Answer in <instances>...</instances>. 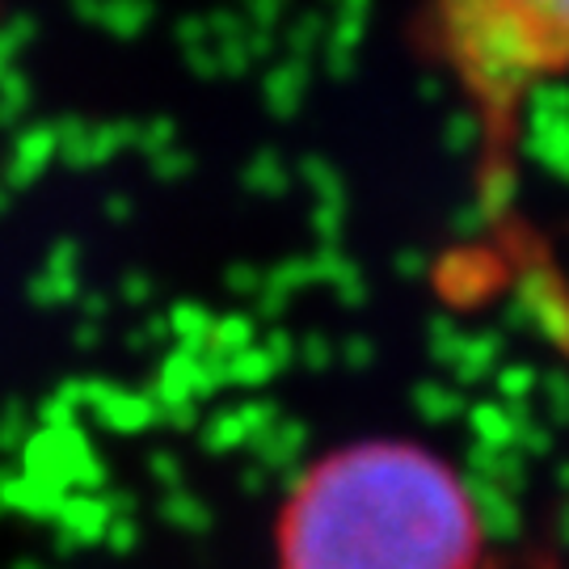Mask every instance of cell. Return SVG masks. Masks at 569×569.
Masks as SVG:
<instances>
[{
  "instance_id": "obj_1",
  "label": "cell",
  "mask_w": 569,
  "mask_h": 569,
  "mask_svg": "<svg viewBox=\"0 0 569 569\" xmlns=\"http://www.w3.org/2000/svg\"><path fill=\"white\" fill-rule=\"evenodd\" d=\"M477 515L448 465L359 443L312 468L283 515V569H472Z\"/></svg>"
},
{
  "instance_id": "obj_2",
  "label": "cell",
  "mask_w": 569,
  "mask_h": 569,
  "mask_svg": "<svg viewBox=\"0 0 569 569\" xmlns=\"http://www.w3.org/2000/svg\"><path fill=\"white\" fill-rule=\"evenodd\" d=\"M430 42L472 114L486 173H502L531 106L569 77V0H430Z\"/></svg>"
}]
</instances>
